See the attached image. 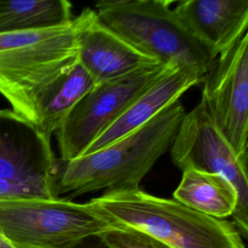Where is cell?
I'll use <instances>...</instances> for the list:
<instances>
[{
    "instance_id": "obj_5",
    "label": "cell",
    "mask_w": 248,
    "mask_h": 248,
    "mask_svg": "<svg viewBox=\"0 0 248 248\" xmlns=\"http://www.w3.org/2000/svg\"><path fill=\"white\" fill-rule=\"evenodd\" d=\"M112 227L89 202L64 198L0 202V235L14 248H78Z\"/></svg>"
},
{
    "instance_id": "obj_8",
    "label": "cell",
    "mask_w": 248,
    "mask_h": 248,
    "mask_svg": "<svg viewBox=\"0 0 248 248\" xmlns=\"http://www.w3.org/2000/svg\"><path fill=\"white\" fill-rule=\"evenodd\" d=\"M173 65L154 63L95 84L55 132L61 161L83 155L89 145L155 80Z\"/></svg>"
},
{
    "instance_id": "obj_4",
    "label": "cell",
    "mask_w": 248,
    "mask_h": 248,
    "mask_svg": "<svg viewBox=\"0 0 248 248\" xmlns=\"http://www.w3.org/2000/svg\"><path fill=\"white\" fill-rule=\"evenodd\" d=\"M170 0H105L99 20L144 55L196 73L202 80L215 58L190 33Z\"/></svg>"
},
{
    "instance_id": "obj_12",
    "label": "cell",
    "mask_w": 248,
    "mask_h": 248,
    "mask_svg": "<svg viewBox=\"0 0 248 248\" xmlns=\"http://www.w3.org/2000/svg\"><path fill=\"white\" fill-rule=\"evenodd\" d=\"M202 81V78L189 69L179 66L170 68L147 87L120 117L89 145L83 155L100 150L140 128Z\"/></svg>"
},
{
    "instance_id": "obj_17",
    "label": "cell",
    "mask_w": 248,
    "mask_h": 248,
    "mask_svg": "<svg viewBox=\"0 0 248 248\" xmlns=\"http://www.w3.org/2000/svg\"><path fill=\"white\" fill-rule=\"evenodd\" d=\"M9 245H10V243H9L5 238H3V237L0 235V248L7 247V246H9Z\"/></svg>"
},
{
    "instance_id": "obj_3",
    "label": "cell",
    "mask_w": 248,
    "mask_h": 248,
    "mask_svg": "<svg viewBox=\"0 0 248 248\" xmlns=\"http://www.w3.org/2000/svg\"><path fill=\"white\" fill-rule=\"evenodd\" d=\"M78 62L77 23L0 35V94L13 110L37 124L46 89Z\"/></svg>"
},
{
    "instance_id": "obj_16",
    "label": "cell",
    "mask_w": 248,
    "mask_h": 248,
    "mask_svg": "<svg viewBox=\"0 0 248 248\" xmlns=\"http://www.w3.org/2000/svg\"><path fill=\"white\" fill-rule=\"evenodd\" d=\"M97 237L106 248H171L143 232L123 226H114Z\"/></svg>"
},
{
    "instance_id": "obj_10",
    "label": "cell",
    "mask_w": 248,
    "mask_h": 248,
    "mask_svg": "<svg viewBox=\"0 0 248 248\" xmlns=\"http://www.w3.org/2000/svg\"><path fill=\"white\" fill-rule=\"evenodd\" d=\"M75 20L78 63L96 84L160 63L140 52L106 27L99 20L95 10L84 8Z\"/></svg>"
},
{
    "instance_id": "obj_2",
    "label": "cell",
    "mask_w": 248,
    "mask_h": 248,
    "mask_svg": "<svg viewBox=\"0 0 248 248\" xmlns=\"http://www.w3.org/2000/svg\"><path fill=\"white\" fill-rule=\"evenodd\" d=\"M89 202L114 226L143 232L171 248H245L233 223L140 188L107 191Z\"/></svg>"
},
{
    "instance_id": "obj_1",
    "label": "cell",
    "mask_w": 248,
    "mask_h": 248,
    "mask_svg": "<svg viewBox=\"0 0 248 248\" xmlns=\"http://www.w3.org/2000/svg\"><path fill=\"white\" fill-rule=\"evenodd\" d=\"M186 113L177 101L131 134L71 161L57 160L55 191L67 200L101 190L140 188L156 162L169 151Z\"/></svg>"
},
{
    "instance_id": "obj_13",
    "label": "cell",
    "mask_w": 248,
    "mask_h": 248,
    "mask_svg": "<svg viewBox=\"0 0 248 248\" xmlns=\"http://www.w3.org/2000/svg\"><path fill=\"white\" fill-rule=\"evenodd\" d=\"M173 200L204 215L224 219L233 213L237 195L231 182L220 174L185 170Z\"/></svg>"
},
{
    "instance_id": "obj_14",
    "label": "cell",
    "mask_w": 248,
    "mask_h": 248,
    "mask_svg": "<svg viewBox=\"0 0 248 248\" xmlns=\"http://www.w3.org/2000/svg\"><path fill=\"white\" fill-rule=\"evenodd\" d=\"M94 79L77 62L54 80L38 103V130L47 139L64 123L76 105L95 86Z\"/></svg>"
},
{
    "instance_id": "obj_6",
    "label": "cell",
    "mask_w": 248,
    "mask_h": 248,
    "mask_svg": "<svg viewBox=\"0 0 248 248\" xmlns=\"http://www.w3.org/2000/svg\"><path fill=\"white\" fill-rule=\"evenodd\" d=\"M57 160L35 124L0 109V202L57 199Z\"/></svg>"
},
{
    "instance_id": "obj_11",
    "label": "cell",
    "mask_w": 248,
    "mask_h": 248,
    "mask_svg": "<svg viewBox=\"0 0 248 248\" xmlns=\"http://www.w3.org/2000/svg\"><path fill=\"white\" fill-rule=\"evenodd\" d=\"M174 12L213 58L247 33L248 0H181Z\"/></svg>"
},
{
    "instance_id": "obj_9",
    "label": "cell",
    "mask_w": 248,
    "mask_h": 248,
    "mask_svg": "<svg viewBox=\"0 0 248 248\" xmlns=\"http://www.w3.org/2000/svg\"><path fill=\"white\" fill-rule=\"evenodd\" d=\"M202 101L234 152L247 160L248 33L220 54L202 79Z\"/></svg>"
},
{
    "instance_id": "obj_15",
    "label": "cell",
    "mask_w": 248,
    "mask_h": 248,
    "mask_svg": "<svg viewBox=\"0 0 248 248\" xmlns=\"http://www.w3.org/2000/svg\"><path fill=\"white\" fill-rule=\"evenodd\" d=\"M72 20L67 0H0V35L56 28Z\"/></svg>"
},
{
    "instance_id": "obj_18",
    "label": "cell",
    "mask_w": 248,
    "mask_h": 248,
    "mask_svg": "<svg viewBox=\"0 0 248 248\" xmlns=\"http://www.w3.org/2000/svg\"><path fill=\"white\" fill-rule=\"evenodd\" d=\"M4 248H14V247H12L11 245H9V246H7V247H4Z\"/></svg>"
},
{
    "instance_id": "obj_7",
    "label": "cell",
    "mask_w": 248,
    "mask_h": 248,
    "mask_svg": "<svg viewBox=\"0 0 248 248\" xmlns=\"http://www.w3.org/2000/svg\"><path fill=\"white\" fill-rule=\"evenodd\" d=\"M172 163L182 171L196 170L220 174L233 186L237 202L233 225L248 236L247 160L240 158L212 122L201 100L186 112L170 147Z\"/></svg>"
}]
</instances>
